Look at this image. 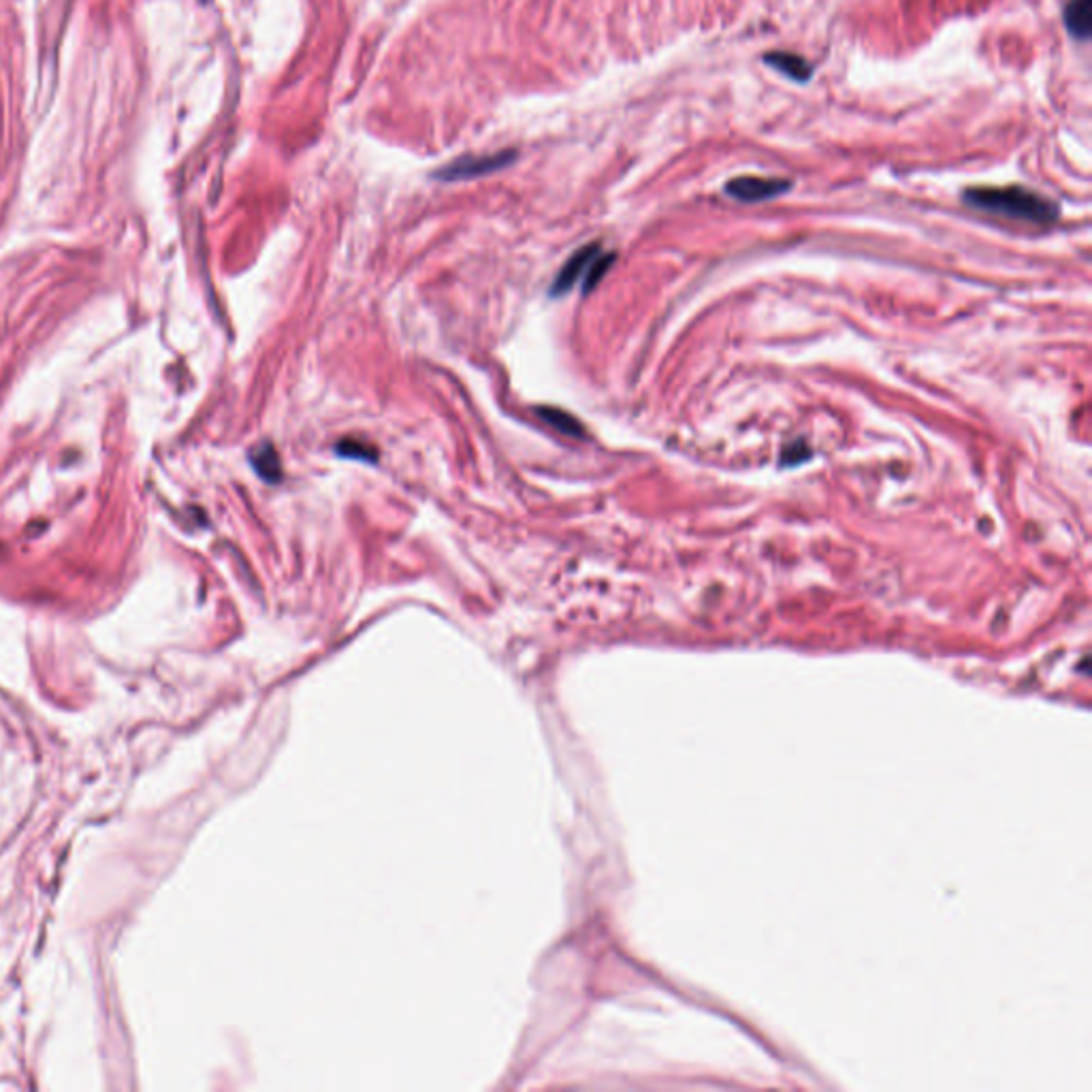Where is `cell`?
I'll return each instance as SVG.
<instances>
[{
    "label": "cell",
    "mask_w": 1092,
    "mask_h": 1092,
    "mask_svg": "<svg viewBox=\"0 0 1092 1092\" xmlns=\"http://www.w3.org/2000/svg\"><path fill=\"white\" fill-rule=\"evenodd\" d=\"M809 449L807 445L802 443V439H798V443L789 445L785 451H783V463H787V466H796V463L809 459Z\"/></svg>",
    "instance_id": "cell-11"
},
{
    "label": "cell",
    "mask_w": 1092,
    "mask_h": 1092,
    "mask_svg": "<svg viewBox=\"0 0 1092 1092\" xmlns=\"http://www.w3.org/2000/svg\"><path fill=\"white\" fill-rule=\"evenodd\" d=\"M335 455L344 459L363 461V463H376L378 459V451L374 447L361 443V439H355V437L340 439V443L335 445Z\"/></svg>",
    "instance_id": "cell-9"
},
{
    "label": "cell",
    "mask_w": 1092,
    "mask_h": 1092,
    "mask_svg": "<svg viewBox=\"0 0 1092 1092\" xmlns=\"http://www.w3.org/2000/svg\"><path fill=\"white\" fill-rule=\"evenodd\" d=\"M789 186H792V184H789L787 179L745 175V177H736V179L728 181L726 184V193L730 197H734L736 201H742V203H760V201L775 199V197L787 193Z\"/></svg>",
    "instance_id": "cell-3"
},
{
    "label": "cell",
    "mask_w": 1092,
    "mask_h": 1092,
    "mask_svg": "<svg viewBox=\"0 0 1092 1092\" xmlns=\"http://www.w3.org/2000/svg\"><path fill=\"white\" fill-rule=\"evenodd\" d=\"M1064 27L1074 39L1086 41L1092 31V0H1069L1064 7Z\"/></svg>",
    "instance_id": "cell-6"
},
{
    "label": "cell",
    "mask_w": 1092,
    "mask_h": 1092,
    "mask_svg": "<svg viewBox=\"0 0 1092 1092\" xmlns=\"http://www.w3.org/2000/svg\"><path fill=\"white\" fill-rule=\"evenodd\" d=\"M963 199L980 212L1029 224H1052L1058 218L1056 203L1022 186H1005V189L982 186V189H969Z\"/></svg>",
    "instance_id": "cell-1"
},
{
    "label": "cell",
    "mask_w": 1092,
    "mask_h": 1092,
    "mask_svg": "<svg viewBox=\"0 0 1092 1092\" xmlns=\"http://www.w3.org/2000/svg\"><path fill=\"white\" fill-rule=\"evenodd\" d=\"M613 261H615V254H607V252H600V254H597L595 261H593L591 267H589V271H587L585 277H583V293H585V295L591 293V291L597 287V282L602 280L604 273H607V271L611 269Z\"/></svg>",
    "instance_id": "cell-10"
},
{
    "label": "cell",
    "mask_w": 1092,
    "mask_h": 1092,
    "mask_svg": "<svg viewBox=\"0 0 1092 1092\" xmlns=\"http://www.w3.org/2000/svg\"><path fill=\"white\" fill-rule=\"evenodd\" d=\"M536 414L542 418V421L547 425H551L553 429H557L564 435H570V437H583L585 435V427L580 425L576 418L560 408H553V406H540L536 410Z\"/></svg>",
    "instance_id": "cell-8"
},
{
    "label": "cell",
    "mask_w": 1092,
    "mask_h": 1092,
    "mask_svg": "<svg viewBox=\"0 0 1092 1092\" xmlns=\"http://www.w3.org/2000/svg\"><path fill=\"white\" fill-rule=\"evenodd\" d=\"M515 160V152H498L489 156H463L449 167L439 169L437 177L445 181H461V179H474L486 173H496L502 167L510 165Z\"/></svg>",
    "instance_id": "cell-2"
},
{
    "label": "cell",
    "mask_w": 1092,
    "mask_h": 1092,
    "mask_svg": "<svg viewBox=\"0 0 1092 1092\" xmlns=\"http://www.w3.org/2000/svg\"><path fill=\"white\" fill-rule=\"evenodd\" d=\"M250 463H252L254 472H257L265 482L277 484L282 480L280 455H277V451L273 449L271 443H263L261 447L254 449L250 453Z\"/></svg>",
    "instance_id": "cell-5"
},
{
    "label": "cell",
    "mask_w": 1092,
    "mask_h": 1092,
    "mask_svg": "<svg viewBox=\"0 0 1092 1092\" xmlns=\"http://www.w3.org/2000/svg\"><path fill=\"white\" fill-rule=\"evenodd\" d=\"M764 60L769 62L773 68H777V71L785 73L787 77H792L794 82H807L811 77V73H813L811 64L802 56H796V54L777 52V54H769Z\"/></svg>",
    "instance_id": "cell-7"
},
{
    "label": "cell",
    "mask_w": 1092,
    "mask_h": 1092,
    "mask_svg": "<svg viewBox=\"0 0 1092 1092\" xmlns=\"http://www.w3.org/2000/svg\"><path fill=\"white\" fill-rule=\"evenodd\" d=\"M600 252H602L600 244H589V246H583L580 250H576L572 257L566 261V265L560 269V273H557L555 282L551 287V297L568 295L580 280H583L585 273L589 271L591 263L595 261V257Z\"/></svg>",
    "instance_id": "cell-4"
}]
</instances>
